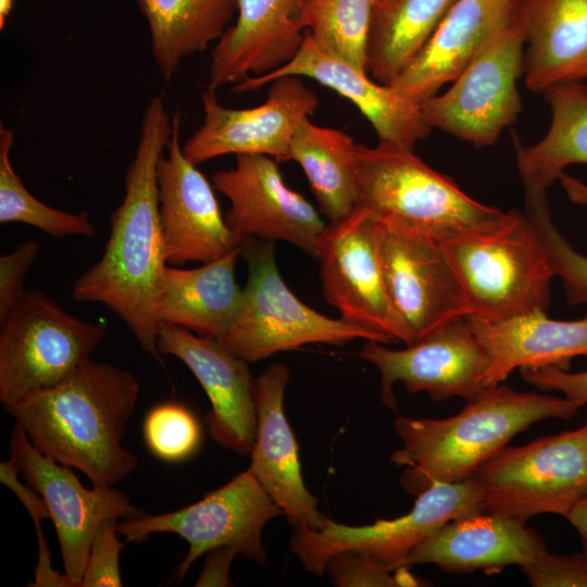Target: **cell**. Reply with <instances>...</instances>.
<instances>
[{
	"label": "cell",
	"instance_id": "74e56055",
	"mask_svg": "<svg viewBox=\"0 0 587 587\" xmlns=\"http://www.w3.org/2000/svg\"><path fill=\"white\" fill-rule=\"evenodd\" d=\"M534 587H587V555H560L545 551L520 567Z\"/></svg>",
	"mask_w": 587,
	"mask_h": 587
},
{
	"label": "cell",
	"instance_id": "f35d334b",
	"mask_svg": "<svg viewBox=\"0 0 587 587\" xmlns=\"http://www.w3.org/2000/svg\"><path fill=\"white\" fill-rule=\"evenodd\" d=\"M39 251L36 241L25 240L10 253L0 257V323L25 295L26 274Z\"/></svg>",
	"mask_w": 587,
	"mask_h": 587
},
{
	"label": "cell",
	"instance_id": "7a4b0ae2",
	"mask_svg": "<svg viewBox=\"0 0 587 587\" xmlns=\"http://www.w3.org/2000/svg\"><path fill=\"white\" fill-rule=\"evenodd\" d=\"M140 391L127 370L89 360L60 385L3 409L46 457L113 486L138 466L122 446Z\"/></svg>",
	"mask_w": 587,
	"mask_h": 587
},
{
	"label": "cell",
	"instance_id": "d6986e66",
	"mask_svg": "<svg viewBox=\"0 0 587 587\" xmlns=\"http://www.w3.org/2000/svg\"><path fill=\"white\" fill-rule=\"evenodd\" d=\"M158 349L179 359L205 391L211 410L205 422L210 437L239 454H250L257 433L253 383L247 361L218 340L161 322Z\"/></svg>",
	"mask_w": 587,
	"mask_h": 587
},
{
	"label": "cell",
	"instance_id": "f1b7e54d",
	"mask_svg": "<svg viewBox=\"0 0 587 587\" xmlns=\"http://www.w3.org/2000/svg\"><path fill=\"white\" fill-rule=\"evenodd\" d=\"M551 124L535 145L516 148L526 193H546L571 164H587V84L567 82L544 91Z\"/></svg>",
	"mask_w": 587,
	"mask_h": 587
},
{
	"label": "cell",
	"instance_id": "277c9868",
	"mask_svg": "<svg viewBox=\"0 0 587 587\" xmlns=\"http://www.w3.org/2000/svg\"><path fill=\"white\" fill-rule=\"evenodd\" d=\"M355 207L383 222L440 242L491 236L510 227L519 211L483 204L452 178L424 163L407 146H355Z\"/></svg>",
	"mask_w": 587,
	"mask_h": 587
},
{
	"label": "cell",
	"instance_id": "e0dca14e",
	"mask_svg": "<svg viewBox=\"0 0 587 587\" xmlns=\"http://www.w3.org/2000/svg\"><path fill=\"white\" fill-rule=\"evenodd\" d=\"M182 116L172 115V133L157 167L159 216L166 262L207 263L242 247L222 214L207 177L184 154L180 146Z\"/></svg>",
	"mask_w": 587,
	"mask_h": 587
},
{
	"label": "cell",
	"instance_id": "ba28073f",
	"mask_svg": "<svg viewBox=\"0 0 587 587\" xmlns=\"http://www.w3.org/2000/svg\"><path fill=\"white\" fill-rule=\"evenodd\" d=\"M472 477L484 511L522 523L542 513L564 516L587 496V417L577 429L503 447Z\"/></svg>",
	"mask_w": 587,
	"mask_h": 587
},
{
	"label": "cell",
	"instance_id": "836d02e7",
	"mask_svg": "<svg viewBox=\"0 0 587 587\" xmlns=\"http://www.w3.org/2000/svg\"><path fill=\"white\" fill-rule=\"evenodd\" d=\"M525 205L554 275L562 280L567 302L587 307V257L576 251L553 224L546 193H526Z\"/></svg>",
	"mask_w": 587,
	"mask_h": 587
},
{
	"label": "cell",
	"instance_id": "ee69618b",
	"mask_svg": "<svg viewBox=\"0 0 587 587\" xmlns=\"http://www.w3.org/2000/svg\"><path fill=\"white\" fill-rule=\"evenodd\" d=\"M13 5V0H0V29H3L7 16Z\"/></svg>",
	"mask_w": 587,
	"mask_h": 587
},
{
	"label": "cell",
	"instance_id": "30bf717a",
	"mask_svg": "<svg viewBox=\"0 0 587 587\" xmlns=\"http://www.w3.org/2000/svg\"><path fill=\"white\" fill-rule=\"evenodd\" d=\"M278 515H283L282 509L248 467L183 509L122 520L117 532L127 544L141 542L152 533H174L184 538L189 550L175 573V578L182 579L196 560L217 547H230L241 557L264 565L267 553L262 532Z\"/></svg>",
	"mask_w": 587,
	"mask_h": 587
},
{
	"label": "cell",
	"instance_id": "5b68a950",
	"mask_svg": "<svg viewBox=\"0 0 587 587\" xmlns=\"http://www.w3.org/2000/svg\"><path fill=\"white\" fill-rule=\"evenodd\" d=\"M240 255L248 277L237 314L220 340L232 354L257 362L308 344L394 342L341 319L327 317L299 300L278 272L274 242L245 238Z\"/></svg>",
	"mask_w": 587,
	"mask_h": 587
},
{
	"label": "cell",
	"instance_id": "e575fe53",
	"mask_svg": "<svg viewBox=\"0 0 587 587\" xmlns=\"http://www.w3.org/2000/svg\"><path fill=\"white\" fill-rule=\"evenodd\" d=\"M143 439L153 455L166 462L191 457L201 441L198 420L186 407L167 402L151 409L142 425Z\"/></svg>",
	"mask_w": 587,
	"mask_h": 587
},
{
	"label": "cell",
	"instance_id": "d4e9b609",
	"mask_svg": "<svg viewBox=\"0 0 587 587\" xmlns=\"http://www.w3.org/2000/svg\"><path fill=\"white\" fill-rule=\"evenodd\" d=\"M525 35V83L534 92L587 78V0H514Z\"/></svg>",
	"mask_w": 587,
	"mask_h": 587
},
{
	"label": "cell",
	"instance_id": "8992f818",
	"mask_svg": "<svg viewBox=\"0 0 587 587\" xmlns=\"http://www.w3.org/2000/svg\"><path fill=\"white\" fill-rule=\"evenodd\" d=\"M441 243L471 316L500 322L548 309L555 275L526 213L499 234Z\"/></svg>",
	"mask_w": 587,
	"mask_h": 587
},
{
	"label": "cell",
	"instance_id": "9c48e42d",
	"mask_svg": "<svg viewBox=\"0 0 587 587\" xmlns=\"http://www.w3.org/2000/svg\"><path fill=\"white\" fill-rule=\"evenodd\" d=\"M483 511L482 492L473 477L437 483L417 496L410 512L392 520L349 526L327 519L322 529L295 526L290 549L308 572L320 577L328 560L345 551L364 552L394 572L405 567L410 553L442 525Z\"/></svg>",
	"mask_w": 587,
	"mask_h": 587
},
{
	"label": "cell",
	"instance_id": "52a82bcc",
	"mask_svg": "<svg viewBox=\"0 0 587 587\" xmlns=\"http://www.w3.org/2000/svg\"><path fill=\"white\" fill-rule=\"evenodd\" d=\"M0 401L9 405L49 390L87 363L107 333L39 289L26 290L0 323Z\"/></svg>",
	"mask_w": 587,
	"mask_h": 587
},
{
	"label": "cell",
	"instance_id": "4dcf8cb0",
	"mask_svg": "<svg viewBox=\"0 0 587 587\" xmlns=\"http://www.w3.org/2000/svg\"><path fill=\"white\" fill-rule=\"evenodd\" d=\"M355 146L340 129L322 127L304 118L290 142V160L303 168L321 213L337 222L357 202Z\"/></svg>",
	"mask_w": 587,
	"mask_h": 587
},
{
	"label": "cell",
	"instance_id": "9a60e30c",
	"mask_svg": "<svg viewBox=\"0 0 587 587\" xmlns=\"http://www.w3.org/2000/svg\"><path fill=\"white\" fill-rule=\"evenodd\" d=\"M201 101L203 122L183 146L195 165L226 154L289 161L295 132L319 104L317 96L298 76L274 79L265 101L254 108H226L211 88L201 93Z\"/></svg>",
	"mask_w": 587,
	"mask_h": 587
},
{
	"label": "cell",
	"instance_id": "8fae6325",
	"mask_svg": "<svg viewBox=\"0 0 587 587\" xmlns=\"http://www.w3.org/2000/svg\"><path fill=\"white\" fill-rule=\"evenodd\" d=\"M524 55L525 35L512 15L446 92L421 103L425 122L476 147L494 145L522 110Z\"/></svg>",
	"mask_w": 587,
	"mask_h": 587
},
{
	"label": "cell",
	"instance_id": "7bdbcfd3",
	"mask_svg": "<svg viewBox=\"0 0 587 587\" xmlns=\"http://www.w3.org/2000/svg\"><path fill=\"white\" fill-rule=\"evenodd\" d=\"M560 178L562 179V183L566 188L570 197L574 201L587 204V186L565 176L564 174Z\"/></svg>",
	"mask_w": 587,
	"mask_h": 587
},
{
	"label": "cell",
	"instance_id": "d590c367",
	"mask_svg": "<svg viewBox=\"0 0 587 587\" xmlns=\"http://www.w3.org/2000/svg\"><path fill=\"white\" fill-rule=\"evenodd\" d=\"M387 570L371 557L360 551H345L333 555L326 572L337 587H398L419 586V580L407 567Z\"/></svg>",
	"mask_w": 587,
	"mask_h": 587
},
{
	"label": "cell",
	"instance_id": "7402d4cb",
	"mask_svg": "<svg viewBox=\"0 0 587 587\" xmlns=\"http://www.w3.org/2000/svg\"><path fill=\"white\" fill-rule=\"evenodd\" d=\"M304 0H239L238 16L211 52L209 88L267 74L292 60L305 29Z\"/></svg>",
	"mask_w": 587,
	"mask_h": 587
},
{
	"label": "cell",
	"instance_id": "6da1fadb",
	"mask_svg": "<svg viewBox=\"0 0 587 587\" xmlns=\"http://www.w3.org/2000/svg\"><path fill=\"white\" fill-rule=\"evenodd\" d=\"M172 118L163 95L150 99L125 176V195L111 213L101 258L72 285V298L108 307L143 351L163 365L158 349L159 297L166 255L159 216L157 167L170 141Z\"/></svg>",
	"mask_w": 587,
	"mask_h": 587
},
{
	"label": "cell",
	"instance_id": "60d3db41",
	"mask_svg": "<svg viewBox=\"0 0 587 587\" xmlns=\"http://www.w3.org/2000/svg\"><path fill=\"white\" fill-rule=\"evenodd\" d=\"M205 554L204 564L195 586H232L229 570L238 553L230 547H217L209 550Z\"/></svg>",
	"mask_w": 587,
	"mask_h": 587
},
{
	"label": "cell",
	"instance_id": "cb8c5ba5",
	"mask_svg": "<svg viewBox=\"0 0 587 587\" xmlns=\"http://www.w3.org/2000/svg\"><path fill=\"white\" fill-rule=\"evenodd\" d=\"M513 4L514 0H458L390 85L419 104L437 95L508 26Z\"/></svg>",
	"mask_w": 587,
	"mask_h": 587
},
{
	"label": "cell",
	"instance_id": "1f68e13d",
	"mask_svg": "<svg viewBox=\"0 0 587 587\" xmlns=\"http://www.w3.org/2000/svg\"><path fill=\"white\" fill-rule=\"evenodd\" d=\"M378 0H304L301 22L324 53L366 71L367 39Z\"/></svg>",
	"mask_w": 587,
	"mask_h": 587
},
{
	"label": "cell",
	"instance_id": "3957f363",
	"mask_svg": "<svg viewBox=\"0 0 587 587\" xmlns=\"http://www.w3.org/2000/svg\"><path fill=\"white\" fill-rule=\"evenodd\" d=\"M578 407L566 398L523 392L504 384L484 387L457 415L398 417L402 447L390 460L404 466L402 488L419 496L437 483L465 480L519 433L536 422L573 419Z\"/></svg>",
	"mask_w": 587,
	"mask_h": 587
},
{
	"label": "cell",
	"instance_id": "8d00e7d4",
	"mask_svg": "<svg viewBox=\"0 0 587 587\" xmlns=\"http://www.w3.org/2000/svg\"><path fill=\"white\" fill-rule=\"evenodd\" d=\"M118 519L103 520L93 536L80 587H120V553L127 544L121 541Z\"/></svg>",
	"mask_w": 587,
	"mask_h": 587
},
{
	"label": "cell",
	"instance_id": "7c38bea8",
	"mask_svg": "<svg viewBox=\"0 0 587 587\" xmlns=\"http://www.w3.org/2000/svg\"><path fill=\"white\" fill-rule=\"evenodd\" d=\"M384 222L365 208L329 222L315 250L326 301L340 319L392 341L401 339L385 280Z\"/></svg>",
	"mask_w": 587,
	"mask_h": 587
},
{
	"label": "cell",
	"instance_id": "603a6c76",
	"mask_svg": "<svg viewBox=\"0 0 587 587\" xmlns=\"http://www.w3.org/2000/svg\"><path fill=\"white\" fill-rule=\"evenodd\" d=\"M545 551L541 536L525 523L483 511L442 525L410 553L405 567L434 564L449 573L492 574L510 565L522 567Z\"/></svg>",
	"mask_w": 587,
	"mask_h": 587
},
{
	"label": "cell",
	"instance_id": "ffe728a7",
	"mask_svg": "<svg viewBox=\"0 0 587 587\" xmlns=\"http://www.w3.org/2000/svg\"><path fill=\"white\" fill-rule=\"evenodd\" d=\"M282 76H307L349 99L369 120L379 141L397 142L409 148L427 137L421 104L400 93L391 85L376 83L366 71L322 52L305 32L296 57L280 67L236 83L232 90L249 92Z\"/></svg>",
	"mask_w": 587,
	"mask_h": 587
},
{
	"label": "cell",
	"instance_id": "f546056e",
	"mask_svg": "<svg viewBox=\"0 0 587 587\" xmlns=\"http://www.w3.org/2000/svg\"><path fill=\"white\" fill-rule=\"evenodd\" d=\"M458 0H378L367 39L366 73L390 85L412 62Z\"/></svg>",
	"mask_w": 587,
	"mask_h": 587
},
{
	"label": "cell",
	"instance_id": "ab89813d",
	"mask_svg": "<svg viewBox=\"0 0 587 587\" xmlns=\"http://www.w3.org/2000/svg\"><path fill=\"white\" fill-rule=\"evenodd\" d=\"M525 382L542 391H560L578 408L587 403V371L570 373L558 366L520 369Z\"/></svg>",
	"mask_w": 587,
	"mask_h": 587
},
{
	"label": "cell",
	"instance_id": "ac0fdd59",
	"mask_svg": "<svg viewBox=\"0 0 587 587\" xmlns=\"http://www.w3.org/2000/svg\"><path fill=\"white\" fill-rule=\"evenodd\" d=\"M212 184L229 201L224 216L236 234L286 241L315 255L326 225L317 210L286 185L276 160L263 154H237L235 166L215 172Z\"/></svg>",
	"mask_w": 587,
	"mask_h": 587
},
{
	"label": "cell",
	"instance_id": "44dd1931",
	"mask_svg": "<svg viewBox=\"0 0 587 587\" xmlns=\"http://www.w3.org/2000/svg\"><path fill=\"white\" fill-rule=\"evenodd\" d=\"M289 376L285 364L275 363L254 379L257 433L249 469L294 526L322 529L328 517L304 485L298 442L284 409Z\"/></svg>",
	"mask_w": 587,
	"mask_h": 587
},
{
	"label": "cell",
	"instance_id": "d6a6232c",
	"mask_svg": "<svg viewBox=\"0 0 587 587\" xmlns=\"http://www.w3.org/2000/svg\"><path fill=\"white\" fill-rule=\"evenodd\" d=\"M14 143L11 129L0 127V223H23L46 234L92 237L96 227L87 212L71 213L54 209L34 197L24 186L10 161Z\"/></svg>",
	"mask_w": 587,
	"mask_h": 587
},
{
	"label": "cell",
	"instance_id": "2e32d148",
	"mask_svg": "<svg viewBox=\"0 0 587 587\" xmlns=\"http://www.w3.org/2000/svg\"><path fill=\"white\" fill-rule=\"evenodd\" d=\"M467 316V315H466ZM466 316L454 319L404 349L391 350L367 341L359 355L380 373L382 402L398 412L392 388L402 383L412 394L427 392L434 401L461 397L469 401L483 388L489 357Z\"/></svg>",
	"mask_w": 587,
	"mask_h": 587
},
{
	"label": "cell",
	"instance_id": "83f0119b",
	"mask_svg": "<svg viewBox=\"0 0 587 587\" xmlns=\"http://www.w3.org/2000/svg\"><path fill=\"white\" fill-rule=\"evenodd\" d=\"M146 17L151 51L170 84L182 61L218 40L238 10L239 0H136Z\"/></svg>",
	"mask_w": 587,
	"mask_h": 587
},
{
	"label": "cell",
	"instance_id": "484cf974",
	"mask_svg": "<svg viewBox=\"0 0 587 587\" xmlns=\"http://www.w3.org/2000/svg\"><path fill=\"white\" fill-rule=\"evenodd\" d=\"M466 320L489 357L484 387L502 383L516 369L569 370L573 358L587 357V316L559 321L535 312L500 322Z\"/></svg>",
	"mask_w": 587,
	"mask_h": 587
},
{
	"label": "cell",
	"instance_id": "4316f807",
	"mask_svg": "<svg viewBox=\"0 0 587 587\" xmlns=\"http://www.w3.org/2000/svg\"><path fill=\"white\" fill-rule=\"evenodd\" d=\"M241 248L195 268L167 265L160 286L161 322L220 341L241 302L235 277Z\"/></svg>",
	"mask_w": 587,
	"mask_h": 587
},
{
	"label": "cell",
	"instance_id": "b9f144b4",
	"mask_svg": "<svg viewBox=\"0 0 587 587\" xmlns=\"http://www.w3.org/2000/svg\"><path fill=\"white\" fill-rule=\"evenodd\" d=\"M564 517L576 528L579 534L580 541L584 548V553L587 555V496L582 498Z\"/></svg>",
	"mask_w": 587,
	"mask_h": 587
},
{
	"label": "cell",
	"instance_id": "4fadbf2b",
	"mask_svg": "<svg viewBox=\"0 0 587 587\" xmlns=\"http://www.w3.org/2000/svg\"><path fill=\"white\" fill-rule=\"evenodd\" d=\"M10 458L43 499L59 539L64 574L73 587H80L99 524L109 517L125 520L145 513L112 486L85 488L71 466L36 449L17 423L10 437Z\"/></svg>",
	"mask_w": 587,
	"mask_h": 587
},
{
	"label": "cell",
	"instance_id": "5bb4252c",
	"mask_svg": "<svg viewBox=\"0 0 587 587\" xmlns=\"http://www.w3.org/2000/svg\"><path fill=\"white\" fill-rule=\"evenodd\" d=\"M383 258L388 297L405 346L470 315L440 241L384 222Z\"/></svg>",
	"mask_w": 587,
	"mask_h": 587
}]
</instances>
